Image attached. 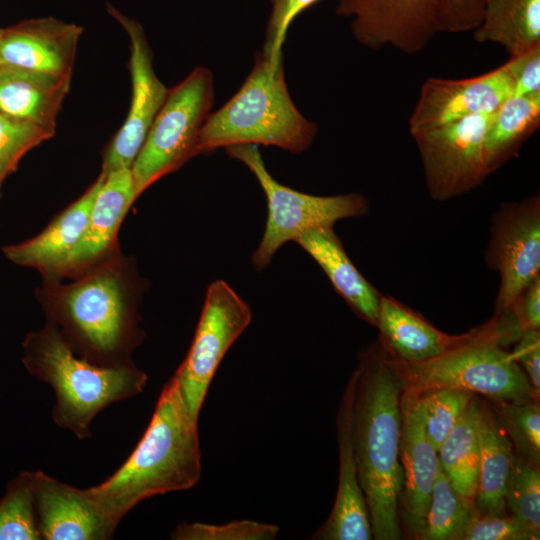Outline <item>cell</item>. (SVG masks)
<instances>
[{
	"label": "cell",
	"instance_id": "cell-1",
	"mask_svg": "<svg viewBox=\"0 0 540 540\" xmlns=\"http://www.w3.org/2000/svg\"><path fill=\"white\" fill-rule=\"evenodd\" d=\"M71 279L45 280L38 289L48 321L77 355L94 364L132 362L143 339L138 309L144 287L132 263L115 252Z\"/></svg>",
	"mask_w": 540,
	"mask_h": 540
},
{
	"label": "cell",
	"instance_id": "cell-2",
	"mask_svg": "<svg viewBox=\"0 0 540 540\" xmlns=\"http://www.w3.org/2000/svg\"><path fill=\"white\" fill-rule=\"evenodd\" d=\"M353 404V447L372 536L399 540L402 489V389L385 348L376 342L360 353Z\"/></svg>",
	"mask_w": 540,
	"mask_h": 540
},
{
	"label": "cell",
	"instance_id": "cell-3",
	"mask_svg": "<svg viewBox=\"0 0 540 540\" xmlns=\"http://www.w3.org/2000/svg\"><path fill=\"white\" fill-rule=\"evenodd\" d=\"M201 469L198 419L187 410L171 377L131 455L106 480L87 489L103 511L120 522L147 498L192 488Z\"/></svg>",
	"mask_w": 540,
	"mask_h": 540
},
{
	"label": "cell",
	"instance_id": "cell-4",
	"mask_svg": "<svg viewBox=\"0 0 540 540\" xmlns=\"http://www.w3.org/2000/svg\"><path fill=\"white\" fill-rule=\"evenodd\" d=\"M22 362L55 392L52 418L76 437H91L92 421L108 406L141 393L147 374L133 362L101 366L77 355L59 329L47 321L23 341Z\"/></svg>",
	"mask_w": 540,
	"mask_h": 540
},
{
	"label": "cell",
	"instance_id": "cell-5",
	"mask_svg": "<svg viewBox=\"0 0 540 540\" xmlns=\"http://www.w3.org/2000/svg\"><path fill=\"white\" fill-rule=\"evenodd\" d=\"M317 126L297 109L289 94L283 62L274 67L257 53L239 90L210 113L199 136V154L237 145L276 146L301 153L312 144Z\"/></svg>",
	"mask_w": 540,
	"mask_h": 540
},
{
	"label": "cell",
	"instance_id": "cell-6",
	"mask_svg": "<svg viewBox=\"0 0 540 540\" xmlns=\"http://www.w3.org/2000/svg\"><path fill=\"white\" fill-rule=\"evenodd\" d=\"M389 354V353H388ZM402 391L452 388L482 394L494 402L538 401L512 352L504 349L495 316L476 327L474 335L448 352L422 362H405L389 354Z\"/></svg>",
	"mask_w": 540,
	"mask_h": 540
},
{
	"label": "cell",
	"instance_id": "cell-7",
	"mask_svg": "<svg viewBox=\"0 0 540 540\" xmlns=\"http://www.w3.org/2000/svg\"><path fill=\"white\" fill-rule=\"evenodd\" d=\"M214 77L194 68L169 90L131 166L136 199L154 182L199 154V136L210 115Z\"/></svg>",
	"mask_w": 540,
	"mask_h": 540
},
{
	"label": "cell",
	"instance_id": "cell-8",
	"mask_svg": "<svg viewBox=\"0 0 540 540\" xmlns=\"http://www.w3.org/2000/svg\"><path fill=\"white\" fill-rule=\"evenodd\" d=\"M226 152L251 171L266 196L265 230L251 258L256 270H263L278 249L289 241L296 242L304 233L333 228L339 220L368 212V200L359 193L316 196L279 183L268 172L257 145L231 146Z\"/></svg>",
	"mask_w": 540,
	"mask_h": 540
},
{
	"label": "cell",
	"instance_id": "cell-9",
	"mask_svg": "<svg viewBox=\"0 0 540 540\" xmlns=\"http://www.w3.org/2000/svg\"><path fill=\"white\" fill-rule=\"evenodd\" d=\"M252 319L249 305L223 280L207 288L190 349L172 376L189 413L196 419L225 354Z\"/></svg>",
	"mask_w": 540,
	"mask_h": 540
},
{
	"label": "cell",
	"instance_id": "cell-10",
	"mask_svg": "<svg viewBox=\"0 0 540 540\" xmlns=\"http://www.w3.org/2000/svg\"><path fill=\"white\" fill-rule=\"evenodd\" d=\"M492 113L469 116L412 135L433 199L445 201L460 196L490 175L484 137Z\"/></svg>",
	"mask_w": 540,
	"mask_h": 540
},
{
	"label": "cell",
	"instance_id": "cell-11",
	"mask_svg": "<svg viewBox=\"0 0 540 540\" xmlns=\"http://www.w3.org/2000/svg\"><path fill=\"white\" fill-rule=\"evenodd\" d=\"M107 10L124 28L130 41L132 96L126 119L104 150L101 172L105 175L131 168L169 93L154 71L153 53L141 24L109 4Z\"/></svg>",
	"mask_w": 540,
	"mask_h": 540
},
{
	"label": "cell",
	"instance_id": "cell-12",
	"mask_svg": "<svg viewBox=\"0 0 540 540\" xmlns=\"http://www.w3.org/2000/svg\"><path fill=\"white\" fill-rule=\"evenodd\" d=\"M500 273L495 315L507 312L522 290L540 274V199L506 203L496 213L486 252Z\"/></svg>",
	"mask_w": 540,
	"mask_h": 540
},
{
	"label": "cell",
	"instance_id": "cell-13",
	"mask_svg": "<svg viewBox=\"0 0 540 540\" xmlns=\"http://www.w3.org/2000/svg\"><path fill=\"white\" fill-rule=\"evenodd\" d=\"M336 13L353 18L354 39L371 50L414 55L440 32L438 0H339Z\"/></svg>",
	"mask_w": 540,
	"mask_h": 540
},
{
	"label": "cell",
	"instance_id": "cell-14",
	"mask_svg": "<svg viewBox=\"0 0 540 540\" xmlns=\"http://www.w3.org/2000/svg\"><path fill=\"white\" fill-rule=\"evenodd\" d=\"M512 91L506 63L465 79L427 78L409 117V132L412 136L469 116L492 113Z\"/></svg>",
	"mask_w": 540,
	"mask_h": 540
},
{
	"label": "cell",
	"instance_id": "cell-15",
	"mask_svg": "<svg viewBox=\"0 0 540 540\" xmlns=\"http://www.w3.org/2000/svg\"><path fill=\"white\" fill-rule=\"evenodd\" d=\"M400 404L402 489L399 519L411 538L423 540L439 460L425 431L418 395L402 391Z\"/></svg>",
	"mask_w": 540,
	"mask_h": 540
},
{
	"label": "cell",
	"instance_id": "cell-16",
	"mask_svg": "<svg viewBox=\"0 0 540 540\" xmlns=\"http://www.w3.org/2000/svg\"><path fill=\"white\" fill-rule=\"evenodd\" d=\"M37 528L45 540H107L119 524L92 498L88 489L34 471Z\"/></svg>",
	"mask_w": 540,
	"mask_h": 540
},
{
	"label": "cell",
	"instance_id": "cell-17",
	"mask_svg": "<svg viewBox=\"0 0 540 540\" xmlns=\"http://www.w3.org/2000/svg\"><path fill=\"white\" fill-rule=\"evenodd\" d=\"M357 375L354 370L343 391L336 426L339 454L337 492L332 511L312 535L318 540H370L373 538L361 490L353 447V404Z\"/></svg>",
	"mask_w": 540,
	"mask_h": 540
},
{
	"label": "cell",
	"instance_id": "cell-18",
	"mask_svg": "<svg viewBox=\"0 0 540 540\" xmlns=\"http://www.w3.org/2000/svg\"><path fill=\"white\" fill-rule=\"evenodd\" d=\"M83 27L53 17L2 28L0 63L71 76Z\"/></svg>",
	"mask_w": 540,
	"mask_h": 540
},
{
	"label": "cell",
	"instance_id": "cell-19",
	"mask_svg": "<svg viewBox=\"0 0 540 540\" xmlns=\"http://www.w3.org/2000/svg\"><path fill=\"white\" fill-rule=\"evenodd\" d=\"M135 200L130 168L105 175L93 202L85 232L66 259L58 280L74 278L117 252V232Z\"/></svg>",
	"mask_w": 540,
	"mask_h": 540
},
{
	"label": "cell",
	"instance_id": "cell-20",
	"mask_svg": "<svg viewBox=\"0 0 540 540\" xmlns=\"http://www.w3.org/2000/svg\"><path fill=\"white\" fill-rule=\"evenodd\" d=\"M104 177L100 172L90 187L39 234L18 244L4 246V256L14 264L38 270L45 280H58L66 259L85 232Z\"/></svg>",
	"mask_w": 540,
	"mask_h": 540
},
{
	"label": "cell",
	"instance_id": "cell-21",
	"mask_svg": "<svg viewBox=\"0 0 540 540\" xmlns=\"http://www.w3.org/2000/svg\"><path fill=\"white\" fill-rule=\"evenodd\" d=\"M376 327L380 344L393 357L405 362L438 357L468 341L476 330L447 334L395 298L382 294Z\"/></svg>",
	"mask_w": 540,
	"mask_h": 540
},
{
	"label": "cell",
	"instance_id": "cell-22",
	"mask_svg": "<svg viewBox=\"0 0 540 540\" xmlns=\"http://www.w3.org/2000/svg\"><path fill=\"white\" fill-rule=\"evenodd\" d=\"M71 76L0 63V113L55 132Z\"/></svg>",
	"mask_w": 540,
	"mask_h": 540
},
{
	"label": "cell",
	"instance_id": "cell-23",
	"mask_svg": "<svg viewBox=\"0 0 540 540\" xmlns=\"http://www.w3.org/2000/svg\"><path fill=\"white\" fill-rule=\"evenodd\" d=\"M296 242L323 269L351 309L361 319L376 326L381 294L354 266L333 228L306 232Z\"/></svg>",
	"mask_w": 540,
	"mask_h": 540
},
{
	"label": "cell",
	"instance_id": "cell-24",
	"mask_svg": "<svg viewBox=\"0 0 540 540\" xmlns=\"http://www.w3.org/2000/svg\"><path fill=\"white\" fill-rule=\"evenodd\" d=\"M479 450L476 506L482 513L504 515L505 488L514 453L507 433L485 403H480Z\"/></svg>",
	"mask_w": 540,
	"mask_h": 540
},
{
	"label": "cell",
	"instance_id": "cell-25",
	"mask_svg": "<svg viewBox=\"0 0 540 540\" xmlns=\"http://www.w3.org/2000/svg\"><path fill=\"white\" fill-rule=\"evenodd\" d=\"M473 37L478 43L500 45L509 57L540 45V0H483Z\"/></svg>",
	"mask_w": 540,
	"mask_h": 540
},
{
	"label": "cell",
	"instance_id": "cell-26",
	"mask_svg": "<svg viewBox=\"0 0 540 540\" xmlns=\"http://www.w3.org/2000/svg\"><path fill=\"white\" fill-rule=\"evenodd\" d=\"M540 91L511 96L493 113L484 137L489 174L502 166L539 127Z\"/></svg>",
	"mask_w": 540,
	"mask_h": 540
},
{
	"label": "cell",
	"instance_id": "cell-27",
	"mask_svg": "<svg viewBox=\"0 0 540 540\" xmlns=\"http://www.w3.org/2000/svg\"><path fill=\"white\" fill-rule=\"evenodd\" d=\"M479 419L480 402L474 397L437 451L439 464L453 488L474 501L480 460Z\"/></svg>",
	"mask_w": 540,
	"mask_h": 540
},
{
	"label": "cell",
	"instance_id": "cell-28",
	"mask_svg": "<svg viewBox=\"0 0 540 540\" xmlns=\"http://www.w3.org/2000/svg\"><path fill=\"white\" fill-rule=\"evenodd\" d=\"M478 512L475 501L460 495L453 488L439 464L423 540H461L466 527Z\"/></svg>",
	"mask_w": 540,
	"mask_h": 540
},
{
	"label": "cell",
	"instance_id": "cell-29",
	"mask_svg": "<svg viewBox=\"0 0 540 540\" xmlns=\"http://www.w3.org/2000/svg\"><path fill=\"white\" fill-rule=\"evenodd\" d=\"M34 507V472H22L0 499V540H39Z\"/></svg>",
	"mask_w": 540,
	"mask_h": 540
},
{
	"label": "cell",
	"instance_id": "cell-30",
	"mask_svg": "<svg viewBox=\"0 0 540 540\" xmlns=\"http://www.w3.org/2000/svg\"><path fill=\"white\" fill-rule=\"evenodd\" d=\"M417 395L427 437L438 451L474 398V394L452 388H437Z\"/></svg>",
	"mask_w": 540,
	"mask_h": 540
},
{
	"label": "cell",
	"instance_id": "cell-31",
	"mask_svg": "<svg viewBox=\"0 0 540 540\" xmlns=\"http://www.w3.org/2000/svg\"><path fill=\"white\" fill-rule=\"evenodd\" d=\"M494 414L522 458L540 464V409L538 401L495 402Z\"/></svg>",
	"mask_w": 540,
	"mask_h": 540
},
{
	"label": "cell",
	"instance_id": "cell-32",
	"mask_svg": "<svg viewBox=\"0 0 540 540\" xmlns=\"http://www.w3.org/2000/svg\"><path fill=\"white\" fill-rule=\"evenodd\" d=\"M505 503L512 515L533 531L540 533L539 467L520 455L513 457L506 482Z\"/></svg>",
	"mask_w": 540,
	"mask_h": 540
},
{
	"label": "cell",
	"instance_id": "cell-33",
	"mask_svg": "<svg viewBox=\"0 0 540 540\" xmlns=\"http://www.w3.org/2000/svg\"><path fill=\"white\" fill-rule=\"evenodd\" d=\"M54 134L32 122L0 113V192L24 155Z\"/></svg>",
	"mask_w": 540,
	"mask_h": 540
},
{
	"label": "cell",
	"instance_id": "cell-34",
	"mask_svg": "<svg viewBox=\"0 0 540 540\" xmlns=\"http://www.w3.org/2000/svg\"><path fill=\"white\" fill-rule=\"evenodd\" d=\"M280 528L275 524L253 520H236L224 524L202 522L180 523L171 534L174 540H273Z\"/></svg>",
	"mask_w": 540,
	"mask_h": 540
},
{
	"label": "cell",
	"instance_id": "cell-35",
	"mask_svg": "<svg viewBox=\"0 0 540 540\" xmlns=\"http://www.w3.org/2000/svg\"><path fill=\"white\" fill-rule=\"evenodd\" d=\"M537 533L513 515L478 512L466 527L461 540H538Z\"/></svg>",
	"mask_w": 540,
	"mask_h": 540
},
{
	"label": "cell",
	"instance_id": "cell-36",
	"mask_svg": "<svg viewBox=\"0 0 540 540\" xmlns=\"http://www.w3.org/2000/svg\"><path fill=\"white\" fill-rule=\"evenodd\" d=\"M269 17L262 55L274 67L282 60V46L291 22L305 9L319 0H271Z\"/></svg>",
	"mask_w": 540,
	"mask_h": 540
},
{
	"label": "cell",
	"instance_id": "cell-37",
	"mask_svg": "<svg viewBox=\"0 0 540 540\" xmlns=\"http://www.w3.org/2000/svg\"><path fill=\"white\" fill-rule=\"evenodd\" d=\"M483 0H438L440 32L459 33L474 30L480 23Z\"/></svg>",
	"mask_w": 540,
	"mask_h": 540
},
{
	"label": "cell",
	"instance_id": "cell-38",
	"mask_svg": "<svg viewBox=\"0 0 540 540\" xmlns=\"http://www.w3.org/2000/svg\"><path fill=\"white\" fill-rule=\"evenodd\" d=\"M506 65L513 84L512 96L540 91V45L510 57Z\"/></svg>",
	"mask_w": 540,
	"mask_h": 540
},
{
	"label": "cell",
	"instance_id": "cell-39",
	"mask_svg": "<svg viewBox=\"0 0 540 540\" xmlns=\"http://www.w3.org/2000/svg\"><path fill=\"white\" fill-rule=\"evenodd\" d=\"M503 314H509L522 333L529 329L539 330L540 274L522 290L512 307Z\"/></svg>",
	"mask_w": 540,
	"mask_h": 540
},
{
	"label": "cell",
	"instance_id": "cell-40",
	"mask_svg": "<svg viewBox=\"0 0 540 540\" xmlns=\"http://www.w3.org/2000/svg\"><path fill=\"white\" fill-rule=\"evenodd\" d=\"M512 354L531 385L540 391V333L537 329L523 332Z\"/></svg>",
	"mask_w": 540,
	"mask_h": 540
},
{
	"label": "cell",
	"instance_id": "cell-41",
	"mask_svg": "<svg viewBox=\"0 0 540 540\" xmlns=\"http://www.w3.org/2000/svg\"><path fill=\"white\" fill-rule=\"evenodd\" d=\"M1 30H2V28H0V36H1Z\"/></svg>",
	"mask_w": 540,
	"mask_h": 540
}]
</instances>
